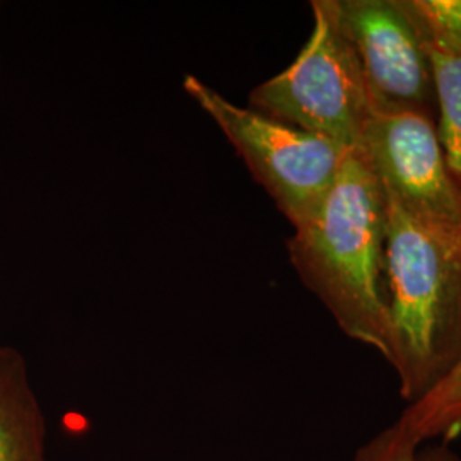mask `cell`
<instances>
[{
  "label": "cell",
  "mask_w": 461,
  "mask_h": 461,
  "mask_svg": "<svg viewBox=\"0 0 461 461\" xmlns=\"http://www.w3.org/2000/svg\"><path fill=\"white\" fill-rule=\"evenodd\" d=\"M386 195L359 150H350L314 214L287 240L299 279L348 339L390 356L384 285Z\"/></svg>",
  "instance_id": "cell-1"
},
{
  "label": "cell",
  "mask_w": 461,
  "mask_h": 461,
  "mask_svg": "<svg viewBox=\"0 0 461 461\" xmlns=\"http://www.w3.org/2000/svg\"><path fill=\"white\" fill-rule=\"evenodd\" d=\"M384 285L386 363L411 405L461 361V238L429 228L386 197Z\"/></svg>",
  "instance_id": "cell-2"
},
{
  "label": "cell",
  "mask_w": 461,
  "mask_h": 461,
  "mask_svg": "<svg viewBox=\"0 0 461 461\" xmlns=\"http://www.w3.org/2000/svg\"><path fill=\"white\" fill-rule=\"evenodd\" d=\"M313 30L293 64L249 93V108L359 150L375 113L356 53L330 0H313Z\"/></svg>",
  "instance_id": "cell-3"
},
{
  "label": "cell",
  "mask_w": 461,
  "mask_h": 461,
  "mask_svg": "<svg viewBox=\"0 0 461 461\" xmlns=\"http://www.w3.org/2000/svg\"><path fill=\"white\" fill-rule=\"evenodd\" d=\"M183 89L224 133L293 228L308 221L350 150L249 106H238L192 74L185 76Z\"/></svg>",
  "instance_id": "cell-4"
},
{
  "label": "cell",
  "mask_w": 461,
  "mask_h": 461,
  "mask_svg": "<svg viewBox=\"0 0 461 461\" xmlns=\"http://www.w3.org/2000/svg\"><path fill=\"white\" fill-rule=\"evenodd\" d=\"M359 152L386 197L429 228L461 238V183L447 166L432 116L375 112Z\"/></svg>",
  "instance_id": "cell-5"
},
{
  "label": "cell",
  "mask_w": 461,
  "mask_h": 461,
  "mask_svg": "<svg viewBox=\"0 0 461 461\" xmlns=\"http://www.w3.org/2000/svg\"><path fill=\"white\" fill-rule=\"evenodd\" d=\"M354 50L375 112L434 115L428 47L405 0H330Z\"/></svg>",
  "instance_id": "cell-6"
},
{
  "label": "cell",
  "mask_w": 461,
  "mask_h": 461,
  "mask_svg": "<svg viewBox=\"0 0 461 461\" xmlns=\"http://www.w3.org/2000/svg\"><path fill=\"white\" fill-rule=\"evenodd\" d=\"M0 461H50L47 422L23 354L0 346Z\"/></svg>",
  "instance_id": "cell-7"
},
{
  "label": "cell",
  "mask_w": 461,
  "mask_h": 461,
  "mask_svg": "<svg viewBox=\"0 0 461 461\" xmlns=\"http://www.w3.org/2000/svg\"><path fill=\"white\" fill-rule=\"evenodd\" d=\"M417 445L449 443L461 436V361L419 402L396 419Z\"/></svg>",
  "instance_id": "cell-8"
},
{
  "label": "cell",
  "mask_w": 461,
  "mask_h": 461,
  "mask_svg": "<svg viewBox=\"0 0 461 461\" xmlns=\"http://www.w3.org/2000/svg\"><path fill=\"white\" fill-rule=\"evenodd\" d=\"M428 51L439 115L438 135L447 166L461 183V53L434 47Z\"/></svg>",
  "instance_id": "cell-9"
},
{
  "label": "cell",
  "mask_w": 461,
  "mask_h": 461,
  "mask_svg": "<svg viewBox=\"0 0 461 461\" xmlns=\"http://www.w3.org/2000/svg\"><path fill=\"white\" fill-rule=\"evenodd\" d=\"M428 47L461 53V0H405Z\"/></svg>",
  "instance_id": "cell-10"
},
{
  "label": "cell",
  "mask_w": 461,
  "mask_h": 461,
  "mask_svg": "<svg viewBox=\"0 0 461 461\" xmlns=\"http://www.w3.org/2000/svg\"><path fill=\"white\" fill-rule=\"evenodd\" d=\"M420 446L395 420L357 447L350 461H415Z\"/></svg>",
  "instance_id": "cell-11"
},
{
  "label": "cell",
  "mask_w": 461,
  "mask_h": 461,
  "mask_svg": "<svg viewBox=\"0 0 461 461\" xmlns=\"http://www.w3.org/2000/svg\"><path fill=\"white\" fill-rule=\"evenodd\" d=\"M415 461H461L447 443H428L417 451Z\"/></svg>",
  "instance_id": "cell-12"
}]
</instances>
